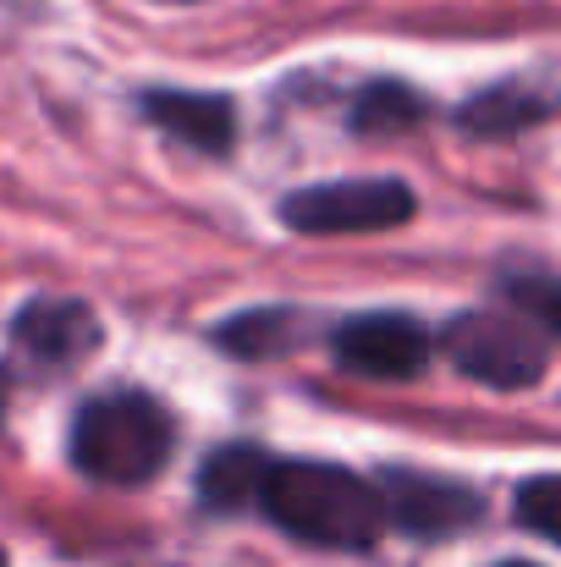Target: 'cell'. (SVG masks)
Returning <instances> with one entry per match:
<instances>
[{
    "label": "cell",
    "mask_w": 561,
    "mask_h": 567,
    "mask_svg": "<svg viewBox=\"0 0 561 567\" xmlns=\"http://www.w3.org/2000/svg\"><path fill=\"white\" fill-rule=\"evenodd\" d=\"M496 567H534V563H496Z\"/></svg>",
    "instance_id": "15"
},
{
    "label": "cell",
    "mask_w": 561,
    "mask_h": 567,
    "mask_svg": "<svg viewBox=\"0 0 561 567\" xmlns=\"http://www.w3.org/2000/svg\"><path fill=\"white\" fill-rule=\"evenodd\" d=\"M292 337H298L292 309H248V315H237L231 326L215 331V342L237 359H276Z\"/></svg>",
    "instance_id": "11"
},
{
    "label": "cell",
    "mask_w": 561,
    "mask_h": 567,
    "mask_svg": "<svg viewBox=\"0 0 561 567\" xmlns=\"http://www.w3.org/2000/svg\"><path fill=\"white\" fill-rule=\"evenodd\" d=\"M144 116L172 133L177 144L198 155H226L237 138V111L226 94H193V89H149L144 94Z\"/></svg>",
    "instance_id": "8"
},
{
    "label": "cell",
    "mask_w": 561,
    "mask_h": 567,
    "mask_svg": "<svg viewBox=\"0 0 561 567\" xmlns=\"http://www.w3.org/2000/svg\"><path fill=\"white\" fill-rule=\"evenodd\" d=\"M331 353L342 370L370 380H413L429 364V331L407 315H359L331 331Z\"/></svg>",
    "instance_id": "6"
},
{
    "label": "cell",
    "mask_w": 561,
    "mask_h": 567,
    "mask_svg": "<svg viewBox=\"0 0 561 567\" xmlns=\"http://www.w3.org/2000/svg\"><path fill=\"white\" fill-rule=\"evenodd\" d=\"M0 567H6V551H0Z\"/></svg>",
    "instance_id": "16"
},
{
    "label": "cell",
    "mask_w": 561,
    "mask_h": 567,
    "mask_svg": "<svg viewBox=\"0 0 561 567\" xmlns=\"http://www.w3.org/2000/svg\"><path fill=\"white\" fill-rule=\"evenodd\" d=\"M11 348L39 370H77L100 348V320L77 298H33L11 320Z\"/></svg>",
    "instance_id": "7"
},
{
    "label": "cell",
    "mask_w": 561,
    "mask_h": 567,
    "mask_svg": "<svg viewBox=\"0 0 561 567\" xmlns=\"http://www.w3.org/2000/svg\"><path fill=\"white\" fill-rule=\"evenodd\" d=\"M518 518H523L529 535L561 540V485H557V474H540V480H529V485L518 491Z\"/></svg>",
    "instance_id": "13"
},
{
    "label": "cell",
    "mask_w": 561,
    "mask_h": 567,
    "mask_svg": "<svg viewBox=\"0 0 561 567\" xmlns=\"http://www.w3.org/2000/svg\"><path fill=\"white\" fill-rule=\"evenodd\" d=\"M424 122V100L407 89V83H370L353 105V127L370 133V138H391V133H407Z\"/></svg>",
    "instance_id": "12"
},
{
    "label": "cell",
    "mask_w": 561,
    "mask_h": 567,
    "mask_svg": "<svg viewBox=\"0 0 561 567\" xmlns=\"http://www.w3.org/2000/svg\"><path fill=\"white\" fill-rule=\"evenodd\" d=\"M551 331L534 326L518 309H468L440 331L446 359L457 375L496 385V391H529L551 375Z\"/></svg>",
    "instance_id": "3"
},
{
    "label": "cell",
    "mask_w": 561,
    "mask_h": 567,
    "mask_svg": "<svg viewBox=\"0 0 561 567\" xmlns=\"http://www.w3.org/2000/svg\"><path fill=\"white\" fill-rule=\"evenodd\" d=\"M546 116H551V100L546 94H534L523 83H501L490 94H474L457 111V127L474 133V138H512V133H523V127H534Z\"/></svg>",
    "instance_id": "10"
},
{
    "label": "cell",
    "mask_w": 561,
    "mask_h": 567,
    "mask_svg": "<svg viewBox=\"0 0 561 567\" xmlns=\"http://www.w3.org/2000/svg\"><path fill=\"white\" fill-rule=\"evenodd\" d=\"M172 457V419L149 391L94 396L72 424V463L100 485H149Z\"/></svg>",
    "instance_id": "2"
},
{
    "label": "cell",
    "mask_w": 561,
    "mask_h": 567,
    "mask_svg": "<svg viewBox=\"0 0 561 567\" xmlns=\"http://www.w3.org/2000/svg\"><path fill=\"white\" fill-rule=\"evenodd\" d=\"M276 457H264L259 446L248 441H231L220 446L204 468H198V502L215 507V513H242L264 496V480H270Z\"/></svg>",
    "instance_id": "9"
},
{
    "label": "cell",
    "mask_w": 561,
    "mask_h": 567,
    "mask_svg": "<svg viewBox=\"0 0 561 567\" xmlns=\"http://www.w3.org/2000/svg\"><path fill=\"white\" fill-rule=\"evenodd\" d=\"M374 502H380V524L418 535V540H446V535L479 524V513H485L479 491L440 480V474H413V468H385L374 480Z\"/></svg>",
    "instance_id": "5"
},
{
    "label": "cell",
    "mask_w": 561,
    "mask_h": 567,
    "mask_svg": "<svg viewBox=\"0 0 561 567\" xmlns=\"http://www.w3.org/2000/svg\"><path fill=\"white\" fill-rule=\"evenodd\" d=\"M259 502L287 535L331 551H364L385 529L374 485L336 463H276Z\"/></svg>",
    "instance_id": "1"
},
{
    "label": "cell",
    "mask_w": 561,
    "mask_h": 567,
    "mask_svg": "<svg viewBox=\"0 0 561 567\" xmlns=\"http://www.w3.org/2000/svg\"><path fill=\"white\" fill-rule=\"evenodd\" d=\"M0 419H6V380H0Z\"/></svg>",
    "instance_id": "14"
},
{
    "label": "cell",
    "mask_w": 561,
    "mask_h": 567,
    "mask_svg": "<svg viewBox=\"0 0 561 567\" xmlns=\"http://www.w3.org/2000/svg\"><path fill=\"white\" fill-rule=\"evenodd\" d=\"M413 215V193L396 177H347V183H314L281 198V220L309 237H359L391 231Z\"/></svg>",
    "instance_id": "4"
}]
</instances>
